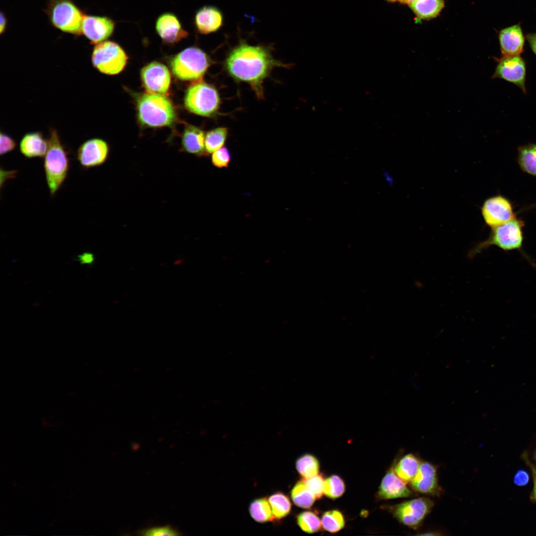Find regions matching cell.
Wrapping results in <instances>:
<instances>
[{
  "instance_id": "19",
  "label": "cell",
  "mask_w": 536,
  "mask_h": 536,
  "mask_svg": "<svg viewBox=\"0 0 536 536\" xmlns=\"http://www.w3.org/2000/svg\"><path fill=\"white\" fill-rule=\"evenodd\" d=\"M498 39L503 56H520L523 52L525 37L520 24L502 29L499 32Z\"/></svg>"
},
{
  "instance_id": "15",
  "label": "cell",
  "mask_w": 536,
  "mask_h": 536,
  "mask_svg": "<svg viewBox=\"0 0 536 536\" xmlns=\"http://www.w3.org/2000/svg\"><path fill=\"white\" fill-rule=\"evenodd\" d=\"M409 485L415 492L439 495L441 489L438 484L436 467L429 462H421L417 473Z\"/></svg>"
},
{
  "instance_id": "16",
  "label": "cell",
  "mask_w": 536,
  "mask_h": 536,
  "mask_svg": "<svg viewBox=\"0 0 536 536\" xmlns=\"http://www.w3.org/2000/svg\"><path fill=\"white\" fill-rule=\"evenodd\" d=\"M155 29L162 40L168 44L177 43L188 36L177 16L170 12L163 13L158 17Z\"/></svg>"
},
{
  "instance_id": "40",
  "label": "cell",
  "mask_w": 536,
  "mask_h": 536,
  "mask_svg": "<svg viewBox=\"0 0 536 536\" xmlns=\"http://www.w3.org/2000/svg\"><path fill=\"white\" fill-rule=\"evenodd\" d=\"M79 262L83 264H89L94 260V257L91 253H85L78 257Z\"/></svg>"
},
{
  "instance_id": "10",
  "label": "cell",
  "mask_w": 536,
  "mask_h": 536,
  "mask_svg": "<svg viewBox=\"0 0 536 536\" xmlns=\"http://www.w3.org/2000/svg\"><path fill=\"white\" fill-rule=\"evenodd\" d=\"M497 65L492 78H500L513 83L526 94V66L520 56L496 58Z\"/></svg>"
},
{
  "instance_id": "43",
  "label": "cell",
  "mask_w": 536,
  "mask_h": 536,
  "mask_svg": "<svg viewBox=\"0 0 536 536\" xmlns=\"http://www.w3.org/2000/svg\"><path fill=\"white\" fill-rule=\"evenodd\" d=\"M411 382L412 384V385H413L414 387V388H415L416 389V390H419V388H418V387L417 386V385H416V384H415V383L414 382V380H413H413H411Z\"/></svg>"
},
{
  "instance_id": "28",
  "label": "cell",
  "mask_w": 536,
  "mask_h": 536,
  "mask_svg": "<svg viewBox=\"0 0 536 536\" xmlns=\"http://www.w3.org/2000/svg\"><path fill=\"white\" fill-rule=\"evenodd\" d=\"M296 469L303 478H307L319 473L320 463L313 455L304 454L297 459L295 463Z\"/></svg>"
},
{
  "instance_id": "17",
  "label": "cell",
  "mask_w": 536,
  "mask_h": 536,
  "mask_svg": "<svg viewBox=\"0 0 536 536\" xmlns=\"http://www.w3.org/2000/svg\"><path fill=\"white\" fill-rule=\"evenodd\" d=\"M222 12L217 7L205 5L196 13L194 23L198 32L206 35L218 31L223 25Z\"/></svg>"
},
{
  "instance_id": "3",
  "label": "cell",
  "mask_w": 536,
  "mask_h": 536,
  "mask_svg": "<svg viewBox=\"0 0 536 536\" xmlns=\"http://www.w3.org/2000/svg\"><path fill=\"white\" fill-rule=\"evenodd\" d=\"M524 226V222L516 216L502 225L491 228L488 238L476 244L469 252V257L473 258L482 251L494 246L504 251H519L530 260L523 250Z\"/></svg>"
},
{
  "instance_id": "23",
  "label": "cell",
  "mask_w": 536,
  "mask_h": 536,
  "mask_svg": "<svg viewBox=\"0 0 536 536\" xmlns=\"http://www.w3.org/2000/svg\"><path fill=\"white\" fill-rule=\"evenodd\" d=\"M410 7L418 18L429 19L438 16L444 7L443 0H414Z\"/></svg>"
},
{
  "instance_id": "4",
  "label": "cell",
  "mask_w": 536,
  "mask_h": 536,
  "mask_svg": "<svg viewBox=\"0 0 536 536\" xmlns=\"http://www.w3.org/2000/svg\"><path fill=\"white\" fill-rule=\"evenodd\" d=\"M138 120L150 127L169 126L175 122L176 111L170 100L162 94L147 92L137 101Z\"/></svg>"
},
{
  "instance_id": "25",
  "label": "cell",
  "mask_w": 536,
  "mask_h": 536,
  "mask_svg": "<svg viewBox=\"0 0 536 536\" xmlns=\"http://www.w3.org/2000/svg\"><path fill=\"white\" fill-rule=\"evenodd\" d=\"M249 510L251 517L258 523H264L274 519L270 505L266 497L253 500L250 504Z\"/></svg>"
},
{
  "instance_id": "26",
  "label": "cell",
  "mask_w": 536,
  "mask_h": 536,
  "mask_svg": "<svg viewBox=\"0 0 536 536\" xmlns=\"http://www.w3.org/2000/svg\"><path fill=\"white\" fill-rule=\"evenodd\" d=\"M291 498L296 506L305 509L311 508L316 499L303 480L294 485L291 490Z\"/></svg>"
},
{
  "instance_id": "6",
  "label": "cell",
  "mask_w": 536,
  "mask_h": 536,
  "mask_svg": "<svg viewBox=\"0 0 536 536\" xmlns=\"http://www.w3.org/2000/svg\"><path fill=\"white\" fill-rule=\"evenodd\" d=\"M210 65L206 54L195 47L186 48L171 60L170 67L174 75L185 81H199Z\"/></svg>"
},
{
  "instance_id": "33",
  "label": "cell",
  "mask_w": 536,
  "mask_h": 536,
  "mask_svg": "<svg viewBox=\"0 0 536 536\" xmlns=\"http://www.w3.org/2000/svg\"><path fill=\"white\" fill-rule=\"evenodd\" d=\"M303 481L315 495L316 499H320L324 494V485L325 479L322 474L303 478Z\"/></svg>"
},
{
  "instance_id": "45",
  "label": "cell",
  "mask_w": 536,
  "mask_h": 536,
  "mask_svg": "<svg viewBox=\"0 0 536 536\" xmlns=\"http://www.w3.org/2000/svg\"><path fill=\"white\" fill-rule=\"evenodd\" d=\"M534 458L535 459V460L536 461V450H535V452L534 453Z\"/></svg>"
},
{
  "instance_id": "11",
  "label": "cell",
  "mask_w": 536,
  "mask_h": 536,
  "mask_svg": "<svg viewBox=\"0 0 536 536\" xmlns=\"http://www.w3.org/2000/svg\"><path fill=\"white\" fill-rule=\"evenodd\" d=\"M481 212L485 223L491 228L502 225L516 217L511 202L500 195L486 199L481 207Z\"/></svg>"
},
{
  "instance_id": "37",
  "label": "cell",
  "mask_w": 536,
  "mask_h": 536,
  "mask_svg": "<svg viewBox=\"0 0 536 536\" xmlns=\"http://www.w3.org/2000/svg\"><path fill=\"white\" fill-rule=\"evenodd\" d=\"M522 457L524 460L526 462V463L530 468L532 471L533 477L534 487L532 493L531 498L532 499L536 502V467L531 462L529 459L528 458V456L526 453H524Z\"/></svg>"
},
{
  "instance_id": "39",
  "label": "cell",
  "mask_w": 536,
  "mask_h": 536,
  "mask_svg": "<svg viewBox=\"0 0 536 536\" xmlns=\"http://www.w3.org/2000/svg\"><path fill=\"white\" fill-rule=\"evenodd\" d=\"M526 39L529 43L531 49L536 55V33H531L527 34Z\"/></svg>"
},
{
  "instance_id": "21",
  "label": "cell",
  "mask_w": 536,
  "mask_h": 536,
  "mask_svg": "<svg viewBox=\"0 0 536 536\" xmlns=\"http://www.w3.org/2000/svg\"><path fill=\"white\" fill-rule=\"evenodd\" d=\"M204 133L193 126L187 127L182 138V147L187 153L199 156L207 155L205 147Z\"/></svg>"
},
{
  "instance_id": "14",
  "label": "cell",
  "mask_w": 536,
  "mask_h": 536,
  "mask_svg": "<svg viewBox=\"0 0 536 536\" xmlns=\"http://www.w3.org/2000/svg\"><path fill=\"white\" fill-rule=\"evenodd\" d=\"M115 22L108 17L84 15L81 33L91 44L105 41L113 33Z\"/></svg>"
},
{
  "instance_id": "41",
  "label": "cell",
  "mask_w": 536,
  "mask_h": 536,
  "mask_svg": "<svg viewBox=\"0 0 536 536\" xmlns=\"http://www.w3.org/2000/svg\"><path fill=\"white\" fill-rule=\"evenodd\" d=\"M0 33L1 34L5 31L7 25V19L2 12H0Z\"/></svg>"
},
{
  "instance_id": "12",
  "label": "cell",
  "mask_w": 536,
  "mask_h": 536,
  "mask_svg": "<svg viewBox=\"0 0 536 536\" xmlns=\"http://www.w3.org/2000/svg\"><path fill=\"white\" fill-rule=\"evenodd\" d=\"M143 87L148 93L165 94L171 84V74L164 65L153 62L144 67L140 71Z\"/></svg>"
},
{
  "instance_id": "24",
  "label": "cell",
  "mask_w": 536,
  "mask_h": 536,
  "mask_svg": "<svg viewBox=\"0 0 536 536\" xmlns=\"http://www.w3.org/2000/svg\"><path fill=\"white\" fill-rule=\"evenodd\" d=\"M517 162L524 172L536 177V143L519 146Z\"/></svg>"
},
{
  "instance_id": "7",
  "label": "cell",
  "mask_w": 536,
  "mask_h": 536,
  "mask_svg": "<svg viewBox=\"0 0 536 536\" xmlns=\"http://www.w3.org/2000/svg\"><path fill=\"white\" fill-rule=\"evenodd\" d=\"M220 103L216 88L200 80L188 88L184 98L185 106L189 111L205 117L214 115L218 110Z\"/></svg>"
},
{
  "instance_id": "5",
  "label": "cell",
  "mask_w": 536,
  "mask_h": 536,
  "mask_svg": "<svg viewBox=\"0 0 536 536\" xmlns=\"http://www.w3.org/2000/svg\"><path fill=\"white\" fill-rule=\"evenodd\" d=\"M44 11L55 28L68 34H82L85 14L72 0H49Z\"/></svg>"
},
{
  "instance_id": "38",
  "label": "cell",
  "mask_w": 536,
  "mask_h": 536,
  "mask_svg": "<svg viewBox=\"0 0 536 536\" xmlns=\"http://www.w3.org/2000/svg\"><path fill=\"white\" fill-rule=\"evenodd\" d=\"M529 475L527 471L524 470L518 471L514 477V483L518 486H524L529 481Z\"/></svg>"
},
{
  "instance_id": "29",
  "label": "cell",
  "mask_w": 536,
  "mask_h": 536,
  "mask_svg": "<svg viewBox=\"0 0 536 536\" xmlns=\"http://www.w3.org/2000/svg\"><path fill=\"white\" fill-rule=\"evenodd\" d=\"M228 134L226 128L214 129L206 133L205 138V147L207 154H212L224 144Z\"/></svg>"
},
{
  "instance_id": "18",
  "label": "cell",
  "mask_w": 536,
  "mask_h": 536,
  "mask_svg": "<svg viewBox=\"0 0 536 536\" xmlns=\"http://www.w3.org/2000/svg\"><path fill=\"white\" fill-rule=\"evenodd\" d=\"M413 495L412 490L406 485L391 468L383 478L377 491L380 499L405 498Z\"/></svg>"
},
{
  "instance_id": "42",
  "label": "cell",
  "mask_w": 536,
  "mask_h": 536,
  "mask_svg": "<svg viewBox=\"0 0 536 536\" xmlns=\"http://www.w3.org/2000/svg\"><path fill=\"white\" fill-rule=\"evenodd\" d=\"M414 0H399V2L402 4L410 5Z\"/></svg>"
},
{
  "instance_id": "35",
  "label": "cell",
  "mask_w": 536,
  "mask_h": 536,
  "mask_svg": "<svg viewBox=\"0 0 536 536\" xmlns=\"http://www.w3.org/2000/svg\"><path fill=\"white\" fill-rule=\"evenodd\" d=\"M144 536H178L180 534L176 529L169 526L154 527L144 529L140 532Z\"/></svg>"
},
{
  "instance_id": "22",
  "label": "cell",
  "mask_w": 536,
  "mask_h": 536,
  "mask_svg": "<svg viewBox=\"0 0 536 536\" xmlns=\"http://www.w3.org/2000/svg\"><path fill=\"white\" fill-rule=\"evenodd\" d=\"M422 462L413 454H407L397 462L394 469L405 483H409L417 473Z\"/></svg>"
},
{
  "instance_id": "44",
  "label": "cell",
  "mask_w": 536,
  "mask_h": 536,
  "mask_svg": "<svg viewBox=\"0 0 536 536\" xmlns=\"http://www.w3.org/2000/svg\"><path fill=\"white\" fill-rule=\"evenodd\" d=\"M385 0L389 2H395L399 1V0Z\"/></svg>"
},
{
  "instance_id": "1",
  "label": "cell",
  "mask_w": 536,
  "mask_h": 536,
  "mask_svg": "<svg viewBox=\"0 0 536 536\" xmlns=\"http://www.w3.org/2000/svg\"><path fill=\"white\" fill-rule=\"evenodd\" d=\"M225 66L232 77L249 83L258 97L262 98L264 79L274 67L281 64L273 58L267 48L242 43L230 52Z\"/></svg>"
},
{
  "instance_id": "13",
  "label": "cell",
  "mask_w": 536,
  "mask_h": 536,
  "mask_svg": "<svg viewBox=\"0 0 536 536\" xmlns=\"http://www.w3.org/2000/svg\"><path fill=\"white\" fill-rule=\"evenodd\" d=\"M109 150V145L104 140L90 138L79 146L76 152V159L83 169L99 166L107 160Z\"/></svg>"
},
{
  "instance_id": "36",
  "label": "cell",
  "mask_w": 536,
  "mask_h": 536,
  "mask_svg": "<svg viewBox=\"0 0 536 536\" xmlns=\"http://www.w3.org/2000/svg\"><path fill=\"white\" fill-rule=\"evenodd\" d=\"M0 154L3 155L9 152L13 151L16 146V144L15 140L10 137L9 135L0 133Z\"/></svg>"
},
{
  "instance_id": "31",
  "label": "cell",
  "mask_w": 536,
  "mask_h": 536,
  "mask_svg": "<svg viewBox=\"0 0 536 536\" xmlns=\"http://www.w3.org/2000/svg\"><path fill=\"white\" fill-rule=\"evenodd\" d=\"M297 523L304 532L313 534L319 532L322 523L319 517L312 511H304L297 516Z\"/></svg>"
},
{
  "instance_id": "32",
  "label": "cell",
  "mask_w": 536,
  "mask_h": 536,
  "mask_svg": "<svg viewBox=\"0 0 536 536\" xmlns=\"http://www.w3.org/2000/svg\"><path fill=\"white\" fill-rule=\"evenodd\" d=\"M345 490V483L337 475H332L325 481L324 494L329 498L335 499L341 496Z\"/></svg>"
},
{
  "instance_id": "27",
  "label": "cell",
  "mask_w": 536,
  "mask_h": 536,
  "mask_svg": "<svg viewBox=\"0 0 536 536\" xmlns=\"http://www.w3.org/2000/svg\"><path fill=\"white\" fill-rule=\"evenodd\" d=\"M274 518L280 520L287 516L291 510V503L287 495L281 492H276L268 498Z\"/></svg>"
},
{
  "instance_id": "30",
  "label": "cell",
  "mask_w": 536,
  "mask_h": 536,
  "mask_svg": "<svg viewBox=\"0 0 536 536\" xmlns=\"http://www.w3.org/2000/svg\"><path fill=\"white\" fill-rule=\"evenodd\" d=\"M321 523L325 530L331 533H335L344 528L345 519L340 511L332 510L325 512L323 514Z\"/></svg>"
},
{
  "instance_id": "20",
  "label": "cell",
  "mask_w": 536,
  "mask_h": 536,
  "mask_svg": "<svg viewBox=\"0 0 536 536\" xmlns=\"http://www.w3.org/2000/svg\"><path fill=\"white\" fill-rule=\"evenodd\" d=\"M48 147V140L39 132L28 133L22 137L19 143L21 153L26 158L43 157Z\"/></svg>"
},
{
  "instance_id": "34",
  "label": "cell",
  "mask_w": 536,
  "mask_h": 536,
  "mask_svg": "<svg viewBox=\"0 0 536 536\" xmlns=\"http://www.w3.org/2000/svg\"><path fill=\"white\" fill-rule=\"evenodd\" d=\"M230 160V153L225 147H222L212 153V163L217 168L227 167Z\"/></svg>"
},
{
  "instance_id": "2",
  "label": "cell",
  "mask_w": 536,
  "mask_h": 536,
  "mask_svg": "<svg viewBox=\"0 0 536 536\" xmlns=\"http://www.w3.org/2000/svg\"><path fill=\"white\" fill-rule=\"evenodd\" d=\"M48 147L44 158V170L51 197L54 196L66 179L69 168L67 152L57 131L50 130Z\"/></svg>"
},
{
  "instance_id": "8",
  "label": "cell",
  "mask_w": 536,
  "mask_h": 536,
  "mask_svg": "<svg viewBox=\"0 0 536 536\" xmlns=\"http://www.w3.org/2000/svg\"><path fill=\"white\" fill-rule=\"evenodd\" d=\"M128 56L117 43L106 41L94 47L92 55L93 66L100 72L115 75L121 72L125 67Z\"/></svg>"
},
{
  "instance_id": "9",
  "label": "cell",
  "mask_w": 536,
  "mask_h": 536,
  "mask_svg": "<svg viewBox=\"0 0 536 536\" xmlns=\"http://www.w3.org/2000/svg\"><path fill=\"white\" fill-rule=\"evenodd\" d=\"M434 505L427 497H419L392 506L393 516L402 524L414 530L422 524Z\"/></svg>"
}]
</instances>
